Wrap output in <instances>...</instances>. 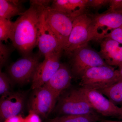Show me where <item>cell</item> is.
<instances>
[{
	"label": "cell",
	"instance_id": "obj_8",
	"mask_svg": "<svg viewBox=\"0 0 122 122\" xmlns=\"http://www.w3.org/2000/svg\"><path fill=\"white\" fill-rule=\"evenodd\" d=\"M41 55L33 54L23 56L11 64L8 68L9 76L15 82L24 84L32 80L36 69L40 63Z\"/></svg>",
	"mask_w": 122,
	"mask_h": 122
},
{
	"label": "cell",
	"instance_id": "obj_18",
	"mask_svg": "<svg viewBox=\"0 0 122 122\" xmlns=\"http://www.w3.org/2000/svg\"><path fill=\"white\" fill-rule=\"evenodd\" d=\"M100 119L95 112L82 115H63L49 119L47 122H97Z\"/></svg>",
	"mask_w": 122,
	"mask_h": 122
},
{
	"label": "cell",
	"instance_id": "obj_26",
	"mask_svg": "<svg viewBox=\"0 0 122 122\" xmlns=\"http://www.w3.org/2000/svg\"><path fill=\"white\" fill-rule=\"evenodd\" d=\"M24 122H41L39 116L34 112L29 111V114L24 118Z\"/></svg>",
	"mask_w": 122,
	"mask_h": 122
},
{
	"label": "cell",
	"instance_id": "obj_3",
	"mask_svg": "<svg viewBox=\"0 0 122 122\" xmlns=\"http://www.w3.org/2000/svg\"><path fill=\"white\" fill-rule=\"evenodd\" d=\"M57 112L63 115H82L95 113L80 89H73L60 97Z\"/></svg>",
	"mask_w": 122,
	"mask_h": 122
},
{
	"label": "cell",
	"instance_id": "obj_28",
	"mask_svg": "<svg viewBox=\"0 0 122 122\" xmlns=\"http://www.w3.org/2000/svg\"><path fill=\"white\" fill-rule=\"evenodd\" d=\"M24 118L20 114L6 119L4 122H24Z\"/></svg>",
	"mask_w": 122,
	"mask_h": 122
},
{
	"label": "cell",
	"instance_id": "obj_15",
	"mask_svg": "<svg viewBox=\"0 0 122 122\" xmlns=\"http://www.w3.org/2000/svg\"><path fill=\"white\" fill-rule=\"evenodd\" d=\"M122 44L114 40L106 38L101 41V56L107 64L110 66H118L122 65Z\"/></svg>",
	"mask_w": 122,
	"mask_h": 122
},
{
	"label": "cell",
	"instance_id": "obj_9",
	"mask_svg": "<svg viewBox=\"0 0 122 122\" xmlns=\"http://www.w3.org/2000/svg\"><path fill=\"white\" fill-rule=\"evenodd\" d=\"M96 113L105 117L118 116L122 110L102 93L97 90L81 87L79 88Z\"/></svg>",
	"mask_w": 122,
	"mask_h": 122
},
{
	"label": "cell",
	"instance_id": "obj_24",
	"mask_svg": "<svg viewBox=\"0 0 122 122\" xmlns=\"http://www.w3.org/2000/svg\"><path fill=\"white\" fill-rule=\"evenodd\" d=\"M110 0H88L87 7L94 9H99L109 4Z\"/></svg>",
	"mask_w": 122,
	"mask_h": 122
},
{
	"label": "cell",
	"instance_id": "obj_5",
	"mask_svg": "<svg viewBox=\"0 0 122 122\" xmlns=\"http://www.w3.org/2000/svg\"><path fill=\"white\" fill-rule=\"evenodd\" d=\"M92 21V17L86 13L74 20L68 43L63 51L66 55L69 56L74 50L87 46L92 41L90 28Z\"/></svg>",
	"mask_w": 122,
	"mask_h": 122
},
{
	"label": "cell",
	"instance_id": "obj_6",
	"mask_svg": "<svg viewBox=\"0 0 122 122\" xmlns=\"http://www.w3.org/2000/svg\"><path fill=\"white\" fill-rule=\"evenodd\" d=\"M71 58V72L81 78L86 70L93 67L108 65L99 53L87 46L74 50L69 55Z\"/></svg>",
	"mask_w": 122,
	"mask_h": 122
},
{
	"label": "cell",
	"instance_id": "obj_1",
	"mask_svg": "<svg viewBox=\"0 0 122 122\" xmlns=\"http://www.w3.org/2000/svg\"><path fill=\"white\" fill-rule=\"evenodd\" d=\"M47 8L30 4L29 9L13 22L10 39L13 47L23 56L31 54L37 45L40 21Z\"/></svg>",
	"mask_w": 122,
	"mask_h": 122
},
{
	"label": "cell",
	"instance_id": "obj_17",
	"mask_svg": "<svg viewBox=\"0 0 122 122\" xmlns=\"http://www.w3.org/2000/svg\"><path fill=\"white\" fill-rule=\"evenodd\" d=\"M25 2L19 0H0V19L10 20L12 17L25 12L23 6Z\"/></svg>",
	"mask_w": 122,
	"mask_h": 122
},
{
	"label": "cell",
	"instance_id": "obj_13",
	"mask_svg": "<svg viewBox=\"0 0 122 122\" xmlns=\"http://www.w3.org/2000/svg\"><path fill=\"white\" fill-rule=\"evenodd\" d=\"M24 94L20 92H10L1 96L0 101V114L2 120L20 114L25 102Z\"/></svg>",
	"mask_w": 122,
	"mask_h": 122
},
{
	"label": "cell",
	"instance_id": "obj_30",
	"mask_svg": "<svg viewBox=\"0 0 122 122\" xmlns=\"http://www.w3.org/2000/svg\"><path fill=\"white\" fill-rule=\"evenodd\" d=\"M101 122H122V121H114V120L104 119V120H102Z\"/></svg>",
	"mask_w": 122,
	"mask_h": 122
},
{
	"label": "cell",
	"instance_id": "obj_21",
	"mask_svg": "<svg viewBox=\"0 0 122 122\" xmlns=\"http://www.w3.org/2000/svg\"><path fill=\"white\" fill-rule=\"evenodd\" d=\"M10 77L5 73L0 72V94L1 96L10 92L11 81Z\"/></svg>",
	"mask_w": 122,
	"mask_h": 122
},
{
	"label": "cell",
	"instance_id": "obj_14",
	"mask_svg": "<svg viewBox=\"0 0 122 122\" xmlns=\"http://www.w3.org/2000/svg\"><path fill=\"white\" fill-rule=\"evenodd\" d=\"M72 79L71 71L66 65L61 64L58 69L44 86L50 90L58 99L62 93L69 87Z\"/></svg>",
	"mask_w": 122,
	"mask_h": 122
},
{
	"label": "cell",
	"instance_id": "obj_2",
	"mask_svg": "<svg viewBox=\"0 0 122 122\" xmlns=\"http://www.w3.org/2000/svg\"><path fill=\"white\" fill-rule=\"evenodd\" d=\"M80 78L81 87L100 90L118 82L119 73L110 66H100L86 70Z\"/></svg>",
	"mask_w": 122,
	"mask_h": 122
},
{
	"label": "cell",
	"instance_id": "obj_16",
	"mask_svg": "<svg viewBox=\"0 0 122 122\" xmlns=\"http://www.w3.org/2000/svg\"><path fill=\"white\" fill-rule=\"evenodd\" d=\"M88 0H54L52 8L65 14L73 20L85 14Z\"/></svg>",
	"mask_w": 122,
	"mask_h": 122
},
{
	"label": "cell",
	"instance_id": "obj_31",
	"mask_svg": "<svg viewBox=\"0 0 122 122\" xmlns=\"http://www.w3.org/2000/svg\"><path fill=\"white\" fill-rule=\"evenodd\" d=\"M120 119H122V110H121V111L120 112V114H119V115L118 116Z\"/></svg>",
	"mask_w": 122,
	"mask_h": 122
},
{
	"label": "cell",
	"instance_id": "obj_27",
	"mask_svg": "<svg viewBox=\"0 0 122 122\" xmlns=\"http://www.w3.org/2000/svg\"><path fill=\"white\" fill-rule=\"evenodd\" d=\"M52 0H31L30 1V4H33L43 6L46 7H50V3L52 2Z\"/></svg>",
	"mask_w": 122,
	"mask_h": 122
},
{
	"label": "cell",
	"instance_id": "obj_25",
	"mask_svg": "<svg viewBox=\"0 0 122 122\" xmlns=\"http://www.w3.org/2000/svg\"><path fill=\"white\" fill-rule=\"evenodd\" d=\"M109 5V8L105 12L122 10V0H110Z\"/></svg>",
	"mask_w": 122,
	"mask_h": 122
},
{
	"label": "cell",
	"instance_id": "obj_10",
	"mask_svg": "<svg viewBox=\"0 0 122 122\" xmlns=\"http://www.w3.org/2000/svg\"><path fill=\"white\" fill-rule=\"evenodd\" d=\"M57 99L52 91L45 86L36 88L34 90L30 101V111L45 117L53 110Z\"/></svg>",
	"mask_w": 122,
	"mask_h": 122
},
{
	"label": "cell",
	"instance_id": "obj_20",
	"mask_svg": "<svg viewBox=\"0 0 122 122\" xmlns=\"http://www.w3.org/2000/svg\"><path fill=\"white\" fill-rule=\"evenodd\" d=\"M13 22L10 20L0 19V41H7L10 39Z\"/></svg>",
	"mask_w": 122,
	"mask_h": 122
},
{
	"label": "cell",
	"instance_id": "obj_4",
	"mask_svg": "<svg viewBox=\"0 0 122 122\" xmlns=\"http://www.w3.org/2000/svg\"><path fill=\"white\" fill-rule=\"evenodd\" d=\"M45 16L46 24L56 36L63 51L72 31L73 20L65 14L50 7L46 8Z\"/></svg>",
	"mask_w": 122,
	"mask_h": 122
},
{
	"label": "cell",
	"instance_id": "obj_23",
	"mask_svg": "<svg viewBox=\"0 0 122 122\" xmlns=\"http://www.w3.org/2000/svg\"><path fill=\"white\" fill-rule=\"evenodd\" d=\"M106 38H111L122 45V25L111 31Z\"/></svg>",
	"mask_w": 122,
	"mask_h": 122
},
{
	"label": "cell",
	"instance_id": "obj_12",
	"mask_svg": "<svg viewBox=\"0 0 122 122\" xmlns=\"http://www.w3.org/2000/svg\"><path fill=\"white\" fill-rule=\"evenodd\" d=\"M45 9L42 15L39 24L37 44L39 54L44 57L53 53L62 52L56 36L46 22Z\"/></svg>",
	"mask_w": 122,
	"mask_h": 122
},
{
	"label": "cell",
	"instance_id": "obj_11",
	"mask_svg": "<svg viewBox=\"0 0 122 122\" xmlns=\"http://www.w3.org/2000/svg\"><path fill=\"white\" fill-rule=\"evenodd\" d=\"M61 52L53 53L45 56L36 69L32 79L31 88L34 90L44 86L58 69L61 64L59 61Z\"/></svg>",
	"mask_w": 122,
	"mask_h": 122
},
{
	"label": "cell",
	"instance_id": "obj_22",
	"mask_svg": "<svg viewBox=\"0 0 122 122\" xmlns=\"http://www.w3.org/2000/svg\"><path fill=\"white\" fill-rule=\"evenodd\" d=\"M12 47L0 41V68L7 63L12 52Z\"/></svg>",
	"mask_w": 122,
	"mask_h": 122
},
{
	"label": "cell",
	"instance_id": "obj_29",
	"mask_svg": "<svg viewBox=\"0 0 122 122\" xmlns=\"http://www.w3.org/2000/svg\"><path fill=\"white\" fill-rule=\"evenodd\" d=\"M118 71L119 73V79L118 82L122 81V65L119 66Z\"/></svg>",
	"mask_w": 122,
	"mask_h": 122
},
{
	"label": "cell",
	"instance_id": "obj_7",
	"mask_svg": "<svg viewBox=\"0 0 122 122\" xmlns=\"http://www.w3.org/2000/svg\"><path fill=\"white\" fill-rule=\"evenodd\" d=\"M122 25V10L108 12L92 17L90 28L92 40L101 41Z\"/></svg>",
	"mask_w": 122,
	"mask_h": 122
},
{
	"label": "cell",
	"instance_id": "obj_19",
	"mask_svg": "<svg viewBox=\"0 0 122 122\" xmlns=\"http://www.w3.org/2000/svg\"><path fill=\"white\" fill-rule=\"evenodd\" d=\"M98 91L107 96L115 105H122V81L118 82L110 87Z\"/></svg>",
	"mask_w": 122,
	"mask_h": 122
}]
</instances>
